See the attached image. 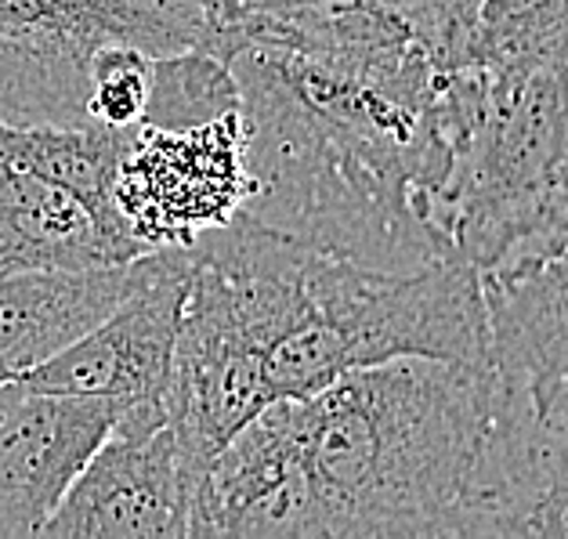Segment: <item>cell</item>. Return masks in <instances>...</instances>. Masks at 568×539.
Masks as SVG:
<instances>
[{"instance_id":"obj_8","label":"cell","mask_w":568,"mask_h":539,"mask_svg":"<svg viewBox=\"0 0 568 539\" xmlns=\"http://www.w3.org/2000/svg\"><path fill=\"white\" fill-rule=\"evenodd\" d=\"M460 536H568V388L496 380Z\"/></svg>"},{"instance_id":"obj_10","label":"cell","mask_w":568,"mask_h":539,"mask_svg":"<svg viewBox=\"0 0 568 539\" xmlns=\"http://www.w3.org/2000/svg\"><path fill=\"white\" fill-rule=\"evenodd\" d=\"M116 417L109 398L0 384V539L40 536Z\"/></svg>"},{"instance_id":"obj_6","label":"cell","mask_w":568,"mask_h":539,"mask_svg":"<svg viewBox=\"0 0 568 539\" xmlns=\"http://www.w3.org/2000/svg\"><path fill=\"white\" fill-rule=\"evenodd\" d=\"M254 192L240 109L192 128H134L113 177V206L142 251L189 246L225 225Z\"/></svg>"},{"instance_id":"obj_4","label":"cell","mask_w":568,"mask_h":539,"mask_svg":"<svg viewBox=\"0 0 568 539\" xmlns=\"http://www.w3.org/2000/svg\"><path fill=\"white\" fill-rule=\"evenodd\" d=\"M568 211V48L478 65L442 228L478 272Z\"/></svg>"},{"instance_id":"obj_12","label":"cell","mask_w":568,"mask_h":539,"mask_svg":"<svg viewBox=\"0 0 568 539\" xmlns=\"http://www.w3.org/2000/svg\"><path fill=\"white\" fill-rule=\"evenodd\" d=\"M149 272V254L120 265H33L0 272V384L65 352L116 312Z\"/></svg>"},{"instance_id":"obj_14","label":"cell","mask_w":568,"mask_h":539,"mask_svg":"<svg viewBox=\"0 0 568 539\" xmlns=\"http://www.w3.org/2000/svg\"><path fill=\"white\" fill-rule=\"evenodd\" d=\"M240 109L229 62L214 51H178L152 59L149 128H192Z\"/></svg>"},{"instance_id":"obj_1","label":"cell","mask_w":568,"mask_h":539,"mask_svg":"<svg viewBox=\"0 0 568 539\" xmlns=\"http://www.w3.org/2000/svg\"><path fill=\"white\" fill-rule=\"evenodd\" d=\"M493 366L387 358L254 413L206 467L189 536H460Z\"/></svg>"},{"instance_id":"obj_15","label":"cell","mask_w":568,"mask_h":539,"mask_svg":"<svg viewBox=\"0 0 568 539\" xmlns=\"http://www.w3.org/2000/svg\"><path fill=\"white\" fill-rule=\"evenodd\" d=\"M152 59L134 44H105L88 62V120L113 131H134L145 123L152 91Z\"/></svg>"},{"instance_id":"obj_9","label":"cell","mask_w":568,"mask_h":539,"mask_svg":"<svg viewBox=\"0 0 568 539\" xmlns=\"http://www.w3.org/2000/svg\"><path fill=\"white\" fill-rule=\"evenodd\" d=\"M192 478L171 424H113L80 467L48 539H185L192 525Z\"/></svg>"},{"instance_id":"obj_7","label":"cell","mask_w":568,"mask_h":539,"mask_svg":"<svg viewBox=\"0 0 568 539\" xmlns=\"http://www.w3.org/2000/svg\"><path fill=\"white\" fill-rule=\"evenodd\" d=\"M189 297V251L163 246L149 254L142 286L105 319L30 369L22 384L37 391L109 398L120 413L168 409V380Z\"/></svg>"},{"instance_id":"obj_13","label":"cell","mask_w":568,"mask_h":539,"mask_svg":"<svg viewBox=\"0 0 568 539\" xmlns=\"http://www.w3.org/2000/svg\"><path fill=\"white\" fill-rule=\"evenodd\" d=\"M128 138L102 123H0V156L116 214L113 177Z\"/></svg>"},{"instance_id":"obj_3","label":"cell","mask_w":568,"mask_h":539,"mask_svg":"<svg viewBox=\"0 0 568 539\" xmlns=\"http://www.w3.org/2000/svg\"><path fill=\"white\" fill-rule=\"evenodd\" d=\"M406 355L493 366L478 268L464 257H438L392 272L312 246L294 323L268 348L261 373L275 403Z\"/></svg>"},{"instance_id":"obj_2","label":"cell","mask_w":568,"mask_h":539,"mask_svg":"<svg viewBox=\"0 0 568 539\" xmlns=\"http://www.w3.org/2000/svg\"><path fill=\"white\" fill-rule=\"evenodd\" d=\"M225 62L254 177L246 214L369 268L460 257L442 228L460 152L446 73H387L265 40H235Z\"/></svg>"},{"instance_id":"obj_5","label":"cell","mask_w":568,"mask_h":539,"mask_svg":"<svg viewBox=\"0 0 568 539\" xmlns=\"http://www.w3.org/2000/svg\"><path fill=\"white\" fill-rule=\"evenodd\" d=\"M105 44L221 54L192 0H0V123H94L88 62Z\"/></svg>"},{"instance_id":"obj_11","label":"cell","mask_w":568,"mask_h":539,"mask_svg":"<svg viewBox=\"0 0 568 539\" xmlns=\"http://www.w3.org/2000/svg\"><path fill=\"white\" fill-rule=\"evenodd\" d=\"M478 279L496 380L521 391L568 388V211Z\"/></svg>"}]
</instances>
